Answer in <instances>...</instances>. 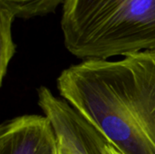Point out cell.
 <instances>
[{"label":"cell","mask_w":155,"mask_h":154,"mask_svg":"<svg viewBox=\"0 0 155 154\" xmlns=\"http://www.w3.org/2000/svg\"><path fill=\"white\" fill-rule=\"evenodd\" d=\"M15 15L6 8L0 7V84L7 74L8 65L15 54L12 36V24Z\"/></svg>","instance_id":"obj_5"},{"label":"cell","mask_w":155,"mask_h":154,"mask_svg":"<svg viewBox=\"0 0 155 154\" xmlns=\"http://www.w3.org/2000/svg\"><path fill=\"white\" fill-rule=\"evenodd\" d=\"M64 0H0V7L11 11L15 17L32 18L54 13Z\"/></svg>","instance_id":"obj_4"},{"label":"cell","mask_w":155,"mask_h":154,"mask_svg":"<svg viewBox=\"0 0 155 154\" xmlns=\"http://www.w3.org/2000/svg\"><path fill=\"white\" fill-rule=\"evenodd\" d=\"M57 143V142H56ZM57 154H76L75 152H71L70 150H68L66 147H64L62 144L57 143Z\"/></svg>","instance_id":"obj_6"},{"label":"cell","mask_w":155,"mask_h":154,"mask_svg":"<svg viewBox=\"0 0 155 154\" xmlns=\"http://www.w3.org/2000/svg\"><path fill=\"white\" fill-rule=\"evenodd\" d=\"M62 98L123 154H155V51L86 60L62 71Z\"/></svg>","instance_id":"obj_1"},{"label":"cell","mask_w":155,"mask_h":154,"mask_svg":"<svg viewBox=\"0 0 155 154\" xmlns=\"http://www.w3.org/2000/svg\"><path fill=\"white\" fill-rule=\"evenodd\" d=\"M61 28L82 61L155 51V0H64Z\"/></svg>","instance_id":"obj_2"},{"label":"cell","mask_w":155,"mask_h":154,"mask_svg":"<svg viewBox=\"0 0 155 154\" xmlns=\"http://www.w3.org/2000/svg\"><path fill=\"white\" fill-rule=\"evenodd\" d=\"M0 154H57L55 133L45 115L14 117L0 127Z\"/></svg>","instance_id":"obj_3"}]
</instances>
